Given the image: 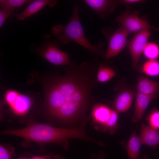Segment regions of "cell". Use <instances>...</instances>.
<instances>
[{
    "label": "cell",
    "mask_w": 159,
    "mask_h": 159,
    "mask_svg": "<svg viewBox=\"0 0 159 159\" xmlns=\"http://www.w3.org/2000/svg\"><path fill=\"white\" fill-rule=\"evenodd\" d=\"M84 1L101 19L112 13L120 4L119 0H84Z\"/></svg>",
    "instance_id": "30bf717a"
},
{
    "label": "cell",
    "mask_w": 159,
    "mask_h": 159,
    "mask_svg": "<svg viewBox=\"0 0 159 159\" xmlns=\"http://www.w3.org/2000/svg\"><path fill=\"white\" fill-rule=\"evenodd\" d=\"M142 145L155 149L159 144V129H156L143 123L139 136Z\"/></svg>",
    "instance_id": "7c38bea8"
},
{
    "label": "cell",
    "mask_w": 159,
    "mask_h": 159,
    "mask_svg": "<svg viewBox=\"0 0 159 159\" xmlns=\"http://www.w3.org/2000/svg\"><path fill=\"white\" fill-rule=\"evenodd\" d=\"M55 155L50 154L41 156H34L28 159H54Z\"/></svg>",
    "instance_id": "cb8c5ba5"
},
{
    "label": "cell",
    "mask_w": 159,
    "mask_h": 159,
    "mask_svg": "<svg viewBox=\"0 0 159 159\" xmlns=\"http://www.w3.org/2000/svg\"><path fill=\"white\" fill-rule=\"evenodd\" d=\"M14 10L2 6L0 8V28H1L6 19L14 15Z\"/></svg>",
    "instance_id": "603a6c76"
},
{
    "label": "cell",
    "mask_w": 159,
    "mask_h": 159,
    "mask_svg": "<svg viewBox=\"0 0 159 159\" xmlns=\"http://www.w3.org/2000/svg\"><path fill=\"white\" fill-rule=\"evenodd\" d=\"M151 127L156 129H159V110H152L146 118Z\"/></svg>",
    "instance_id": "44dd1931"
},
{
    "label": "cell",
    "mask_w": 159,
    "mask_h": 159,
    "mask_svg": "<svg viewBox=\"0 0 159 159\" xmlns=\"http://www.w3.org/2000/svg\"><path fill=\"white\" fill-rule=\"evenodd\" d=\"M137 92L148 96L155 97L159 90V84L144 77L138 79Z\"/></svg>",
    "instance_id": "9a60e30c"
},
{
    "label": "cell",
    "mask_w": 159,
    "mask_h": 159,
    "mask_svg": "<svg viewBox=\"0 0 159 159\" xmlns=\"http://www.w3.org/2000/svg\"><path fill=\"white\" fill-rule=\"evenodd\" d=\"M95 61L97 67L96 76L97 82H107L115 76V72L111 67L97 60L95 58Z\"/></svg>",
    "instance_id": "e0dca14e"
},
{
    "label": "cell",
    "mask_w": 159,
    "mask_h": 159,
    "mask_svg": "<svg viewBox=\"0 0 159 159\" xmlns=\"http://www.w3.org/2000/svg\"><path fill=\"white\" fill-rule=\"evenodd\" d=\"M116 21L129 33L152 29L159 32V28L151 26L149 22L137 15L126 11L117 16Z\"/></svg>",
    "instance_id": "52a82bcc"
},
{
    "label": "cell",
    "mask_w": 159,
    "mask_h": 159,
    "mask_svg": "<svg viewBox=\"0 0 159 159\" xmlns=\"http://www.w3.org/2000/svg\"><path fill=\"white\" fill-rule=\"evenodd\" d=\"M141 145L136 132H133L127 144L126 149L128 159H146L148 158L141 156L140 150Z\"/></svg>",
    "instance_id": "2e32d148"
},
{
    "label": "cell",
    "mask_w": 159,
    "mask_h": 159,
    "mask_svg": "<svg viewBox=\"0 0 159 159\" xmlns=\"http://www.w3.org/2000/svg\"><path fill=\"white\" fill-rule=\"evenodd\" d=\"M129 33L120 26L110 36L105 57L107 60L117 55L126 47Z\"/></svg>",
    "instance_id": "ba28073f"
},
{
    "label": "cell",
    "mask_w": 159,
    "mask_h": 159,
    "mask_svg": "<svg viewBox=\"0 0 159 159\" xmlns=\"http://www.w3.org/2000/svg\"><path fill=\"white\" fill-rule=\"evenodd\" d=\"M14 148L11 145H0V159H11Z\"/></svg>",
    "instance_id": "7402d4cb"
},
{
    "label": "cell",
    "mask_w": 159,
    "mask_h": 159,
    "mask_svg": "<svg viewBox=\"0 0 159 159\" xmlns=\"http://www.w3.org/2000/svg\"><path fill=\"white\" fill-rule=\"evenodd\" d=\"M4 99L11 111L19 116L26 114L33 104L32 100L29 96L13 90L6 91Z\"/></svg>",
    "instance_id": "8992f818"
},
{
    "label": "cell",
    "mask_w": 159,
    "mask_h": 159,
    "mask_svg": "<svg viewBox=\"0 0 159 159\" xmlns=\"http://www.w3.org/2000/svg\"><path fill=\"white\" fill-rule=\"evenodd\" d=\"M29 158L25 157H21L17 159H28Z\"/></svg>",
    "instance_id": "83f0119b"
},
{
    "label": "cell",
    "mask_w": 159,
    "mask_h": 159,
    "mask_svg": "<svg viewBox=\"0 0 159 159\" xmlns=\"http://www.w3.org/2000/svg\"><path fill=\"white\" fill-rule=\"evenodd\" d=\"M133 97V94L131 91L125 90L121 92L113 101L112 107L118 113L124 112L130 108Z\"/></svg>",
    "instance_id": "5bb4252c"
},
{
    "label": "cell",
    "mask_w": 159,
    "mask_h": 159,
    "mask_svg": "<svg viewBox=\"0 0 159 159\" xmlns=\"http://www.w3.org/2000/svg\"><path fill=\"white\" fill-rule=\"evenodd\" d=\"M43 39L39 46L36 47L34 44L31 46L34 48V51L39 56L55 66H68L71 64L69 53L59 49L57 42L49 35H44Z\"/></svg>",
    "instance_id": "5b68a950"
},
{
    "label": "cell",
    "mask_w": 159,
    "mask_h": 159,
    "mask_svg": "<svg viewBox=\"0 0 159 159\" xmlns=\"http://www.w3.org/2000/svg\"><path fill=\"white\" fill-rule=\"evenodd\" d=\"M143 53L149 60L156 59L159 57V46L154 42H148Z\"/></svg>",
    "instance_id": "d6986e66"
},
{
    "label": "cell",
    "mask_w": 159,
    "mask_h": 159,
    "mask_svg": "<svg viewBox=\"0 0 159 159\" xmlns=\"http://www.w3.org/2000/svg\"><path fill=\"white\" fill-rule=\"evenodd\" d=\"M57 2V0H33L22 12L16 15V19L18 21L23 20L36 13L46 6L54 7Z\"/></svg>",
    "instance_id": "8fae6325"
},
{
    "label": "cell",
    "mask_w": 159,
    "mask_h": 159,
    "mask_svg": "<svg viewBox=\"0 0 159 159\" xmlns=\"http://www.w3.org/2000/svg\"><path fill=\"white\" fill-rule=\"evenodd\" d=\"M54 159H65L64 158L58 155H56Z\"/></svg>",
    "instance_id": "4316f807"
},
{
    "label": "cell",
    "mask_w": 159,
    "mask_h": 159,
    "mask_svg": "<svg viewBox=\"0 0 159 159\" xmlns=\"http://www.w3.org/2000/svg\"><path fill=\"white\" fill-rule=\"evenodd\" d=\"M97 65L90 61L78 64L71 59L65 75L54 73L42 82L44 107L47 114L60 122L85 119L95 101L93 94L98 85Z\"/></svg>",
    "instance_id": "6da1fadb"
},
{
    "label": "cell",
    "mask_w": 159,
    "mask_h": 159,
    "mask_svg": "<svg viewBox=\"0 0 159 159\" xmlns=\"http://www.w3.org/2000/svg\"><path fill=\"white\" fill-rule=\"evenodd\" d=\"M142 70L145 74L150 76L159 75V61L156 59H150L143 64Z\"/></svg>",
    "instance_id": "ac0fdd59"
},
{
    "label": "cell",
    "mask_w": 159,
    "mask_h": 159,
    "mask_svg": "<svg viewBox=\"0 0 159 159\" xmlns=\"http://www.w3.org/2000/svg\"><path fill=\"white\" fill-rule=\"evenodd\" d=\"M32 0H0V6L6 7L14 10L24 4L31 3Z\"/></svg>",
    "instance_id": "ffe728a7"
},
{
    "label": "cell",
    "mask_w": 159,
    "mask_h": 159,
    "mask_svg": "<svg viewBox=\"0 0 159 159\" xmlns=\"http://www.w3.org/2000/svg\"><path fill=\"white\" fill-rule=\"evenodd\" d=\"M155 97L137 92L134 112L132 118V122H137L142 119L146 109L152 100Z\"/></svg>",
    "instance_id": "4fadbf2b"
},
{
    "label": "cell",
    "mask_w": 159,
    "mask_h": 159,
    "mask_svg": "<svg viewBox=\"0 0 159 159\" xmlns=\"http://www.w3.org/2000/svg\"><path fill=\"white\" fill-rule=\"evenodd\" d=\"M150 35L149 30H143L136 33L130 42L128 47L133 68L137 66L140 56L143 53Z\"/></svg>",
    "instance_id": "9c48e42d"
},
{
    "label": "cell",
    "mask_w": 159,
    "mask_h": 159,
    "mask_svg": "<svg viewBox=\"0 0 159 159\" xmlns=\"http://www.w3.org/2000/svg\"><path fill=\"white\" fill-rule=\"evenodd\" d=\"M79 6L75 4L72 15L68 23L64 25L53 26L52 32L59 47L74 42L89 51L92 55L105 57L103 44L101 41L96 44L91 43L85 36L81 23L79 13Z\"/></svg>",
    "instance_id": "3957f363"
},
{
    "label": "cell",
    "mask_w": 159,
    "mask_h": 159,
    "mask_svg": "<svg viewBox=\"0 0 159 159\" xmlns=\"http://www.w3.org/2000/svg\"><path fill=\"white\" fill-rule=\"evenodd\" d=\"M105 155L104 153L102 152H100L99 153V155H97L93 154L91 155L92 159H104Z\"/></svg>",
    "instance_id": "484cf974"
},
{
    "label": "cell",
    "mask_w": 159,
    "mask_h": 159,
    "mask_svg": "<svg viewBox=\"0 0 159 159\" xmlns=\"http://www.w3.org/2000/svg\"><path fill=\"white\" fill-rule=\"evenodd\" d=\"M89 120L88 119H86L79 127L71 128L57 127L47 124L32 123L21 129L6 130L1 131L0 133L21 137L25 140L39 144H57L67 150L69 147L68 139H80L95 142L96 140L88 136L85 131V126Z\"/></svg>",
    "instance_id": "7a4b0ae2"
},
{
    "label": "cell",
    "mask_w": 159,
    "mask_h": 159,
    "mask_svg": "<svg viewBox=\"0 0 159 159\" xmlns=\"http://www.w3.org/2000/svg\"><path fill=\"white\" fill-rule=\"evenodd\" d=\"M118 113L101 102L93 106L90 115L91 124L97 130L103 132L108 131L113 135L119 127L118 123Z\"/></svg>",
    "instance_id": "277c9868"
},
{
    "label": "cell",
    "mask_w": 159,
    "mask_h": 159,
    "mask_svg": "<svg viewBox=\"0 0 159 159\" xmlns=\"http://www.w3.org/2000/svg\"><path fill=\"white\" fill-rule=\"evenodd\" d=\"M120 4H132L138 3H140L143 1V0H119Z\"/></svg>",
    "instance_id": "d4e9b609"
}]
</instances>
